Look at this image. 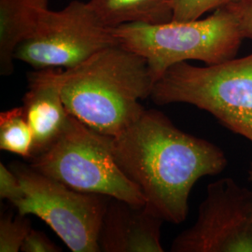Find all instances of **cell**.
<instances>
[{
    "label": "cell",
    "instance_id": "1",
    "mask_svg": "<svg viewBox=\"0 0 252 252\" xmlns=\"http://www.w3.org/2000/svg\"><path fill=\"white\" fill-rule=\"evenodd\" d=\"M110 147L120 168L143 193L145 208L175 224L187 218L194 184L228 164L220 148L181 131L156 109H146L123 133L110 137Z\"/></svg>",
    "mask_w": 252,
    "mask_h": 252
},
{
    "label": "cell",
    "instance_id": "2",
    "mask_svg": "<svg viewBox=\"0 0 252 252\" xmlns=\"http://www.w3.org/2000/svg\"><path fill=\"white\" fill-rule=\"evenodd\" d=\"M153 85L144 58L115 45L66 69L62 94L69 114L101 135L114 137L143 114L140 101L151 97Z\"/></svg>",
    "mask_w": 252,
    "mask_h": 252
},
{
    "label": "cell",
    "instance_id": "3",
    "mask_svg": "<svg viewBox=\"0 0 252 252\" xmlns=\"http://www.w3.org/2000/svg\"><path fill=\"white\" fill-rule=\"evenodd\" d=\"M111 31L119 45L147 61L154 83L176 63L195 60L216 64L233 59L244 40L235 19L224 7L203 20L126 24Z\"/></svg>",
    "mask_w": 252,
    "mask_h": 252
},
{
    "label": "cell",
    "instance_id": "4",
    "mask_svg": "<svg viewBox=\"0 0 252 252\" xmlns=\"http://www.w3.org/2000/svg\"><path fill=\"white\" fill-rule=\"evenodd\" d=\"M151 98L159 106L185 103L203 109L252 142V52L206 66L176 63L154 83Z\"/></svg>",
    "mask_w": 252,
    "mask_h": 252
},
{
    "label": "cell",
    "instance_id": "5",
    "mask_svg": "<svg viewBox=\"0 0 252 252\" xmlns=\"http://www.w3.org/2000/svg\"><path fill=\"white\" fill-rule=\"evenodd\" d=\"M36 171L81 192L106 195L144 207V195L115 161L110 136L103 135L69 115L57 140L30 159Z\"/></svg>",
    "mask_w": 252,
    "mask_h": 252
},
{
    "label": "cell",
    "instance_id": "6",
    "mask_svg": "<svg viewBox=\"0 0 252 252\" xmlns=\"http://www.w3.org/2000/svg\"><path fill=\"white\" fill-rule=\"evenodd\" d=\"M10 169L25 191L13 204L18 213L45 221L71 252H100V227L111 197L71 189L21 162Z\"/></svg>",
    "mask_w": 252,
    "mask_h": 252
},
{
    "label": "cell",
    "instance_id": "7",
    "mask_svg": "<svg viewBox=\"0 0 252 252\" xmlns=\"http://www.w3.org/2000/svg\"><path fill=\"white\" fill-rule=\"evenodd\" d=\"M119 45L90 5L71 1L61 10L46 9L33 34L19 44L14 58L35 69H71L108 47Z\"/></svg>",
    "mask_w": 252,
    "mask_h": 252
},
{
    "label": "cell",
    "instance_id": "8",
    "mask_svg": "<svg viewBox=\"0 0 252 252\" xmlns=\"http://www.w3.org/2000/svg\"><path fill=\"white\" fill-rule=\"evenodd\" d=\"M172 252H252V190L231 178L207 186L194 224L172 242Z\"/></svg>",
    "mask_w": 252,
    "mask_h": 252
},
{
    "label": "cell",
    "instance_id": "9",
    "mask_svg": "<svg viewBox=\"0 0 252 252\" xmlns=\"http://www.w3.org/2000/svg\"><path fill=\"white\" fill-rule=\"evenodd\" d=\"M66 70L61 67L36 69L28 74L24 108L34 134L33 156L44 153L63 133L69 113L63 101Z\"/></svg>",
    "mask_w": 252,
    "mask_h": 252
},
{
    "label": "cell",
    "instance_id": "10",
    "mask_svg": "<svg viewBox=\"0 0 252 252\" xmlns=\"http://www.w3.org/2000/svg\"><path fill=\"white\" fill-rule=\"evenodd\" d=\"M163 221L144 207L111 198L100 227V252H163Z\"/></svg>",
    "mask_w": 252,
    "mask_h": 252
},
{
    "label": "cell",
    "instance_id": "11",
    "mask_svg": "<svg viewBox=\"0 0 252 252\" xmlns=\"http://www.w3.org/2000/svg\"><path fill=\"white\" fill-rule=\"evenodd\" d=\"M49 0H0V74L14 70V54L19 44L35 31Z\"/></svg>",
    "mask_w": 252,
    "mask_h": 252
},
{
    "label": "cell",
    "instance_id": "12",
    "mask_svg": "<svg viewBox=\"0 0 252 252\" xmlns=\"http://www.w3.org/2000/svg\"><path fill=\"white\" fill-rule=\"evenodd\" d=\"M175 0H89L88 4L104 26L126 24L161 25L173 20Z\"/></svg>",
    "mask_w": 252,
    "mask_h": 252
},
{
    "label": "cell",
    "instance_id": "13",
    "mask_svg": "<svg viewBox=\"0 0 252 252\" xmlns=\"http://www.w3.org/2000/svg\"><path fill=\"white\" fill-rule=\"evenodd\" d=\"M34 134L24 107L0 113V149L30 160L33 156Z\"/></svg>",
    "mask_w": 252,
    "mask_h": 252
},
{
    "label": "cell",
    "instance_id": "14",
    "mask_svg": "<svg viewBox=\"0 0 252 252\" xmlns=\"http://www.w3.org/2000/svg\"><path fill=\"white\" fill-rule=\"evenodd\" d=\"M32 230L27 215L2 214L0 218V252H18Z\"/></svg>",
    "mask_w": 252,
    "mask_h": 252
},
{
    "label": "cell",
    "instance_id": "15",
    "mask_svg": "<svg viewBox=\"0 0 252 252\" xmlns=\"http://www.w3.org/2000/svg\"><path fill=\"white\" fill-rule=\"evenodd\" d=\"M231 0H175L173 20L185 22L200 19L205 13L226 6Z\"/></svg>",
    "mask_w": 252,
    "mask_h": 252
},
{
    "label": "cell",
    "instance_id": "16",
    "mask_svg": "<svg viewBox=\"0 0 252 252\" xmlns=\"http://www.w3.org/2000/svg\"><path fill=\"white\" fill-rule=\"evenodd\" d=\"M224 8L234 16L244 39L252 40V0H231Z\"/></svg>",
    "mask_w": 252,
    "mask_h": 252
},
{
    "label": "cell",
    "instance_id": "17",
    "mask_svg": "<svg viewBox=\"0 0 252 252\" xmlns=\"http://www.w3.org/2000/svg\"><path fill=\"white\" fill-rule=\"evenodd\" d=\"M25 196L22 183L15 173L0 162V198L8 200L12 205Z\"/></svg>",
    "mask_w": 252,
    "mask_h": 252
},
{
    "label": "cell",
    "instance_id": "18",
    "mask_svg": "<svg viewBox=\"0 0 252 252\" xmlns=\"http://www.w3.org/2000/svg\"><path fill=\"white\" fill-rule=\"evenodd\" d=\"M63 250L58 247L44 233L32 229L27 234L21 252H60Z\"/></svg>",
    "mask_w": 252,
    "mask_h": 252
},
{
    "label": "cell",
    "instance_id": "19",
    "mask_svg": "<svg viewBox=\"0 0 252 252\" xmlns=\"http://www.w3.org/2000/svg\"><path fill=\"white\" fill-rule=\"evenodd\" d=\"M249 179L252 181V162L251 164V167H250V170H249Z\"/></svg>",
    "mask_w": 252,
    "mask_h": 252
}]
</instances>
